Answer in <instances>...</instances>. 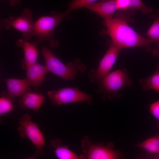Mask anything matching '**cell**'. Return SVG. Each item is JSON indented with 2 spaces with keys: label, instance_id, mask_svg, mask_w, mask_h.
Masks as SVG:
<instances>
[{
  "label": "cell",
  "instance_id": "5",
  "mask_svg": "<svg viewBox=\"0 0 159 159\" xmlns=\"http://www.w3.org/2000/svg\"><path fill=\"white\" fill-rule=\"evenodd\" d=\"M17 128L20 137L23 138L27 137L36 148L35 153L30 159H35L43 155V149L45 145L44 139L37 124L31 120V116L25 114L19 119Z\"/></svg>",
  "mask_w": 159,
  "mask_h": 159
},
{
  "label": "cell",
  "instance_id": "9",
  "mask_svg": "<svg viewBox=\"0 0 159 159\" xmlns=\"http://www.w3.org/2000/svg\"><path fill=\"white\" fill-rule=\"evenodd\" d=\"M122 48L112 42L108 49L100 60L98 67L94 71L93 79L101 80L108 74L115 63Z\"/></svg>",
  "mask_w": 159,
  "mask_h": 159
},
{
  "label": "cell",
  "instance_id": "20",
  "mask_svg": "<svg viewBox=\"0 0 159 159\" xmlns=\"http://www.w3.org/2000/svg\"><path fill=\"white\" fill-rule=\"evenodd\" d=\"M9 98L4 96L0 98V115L10 112L12 110L14 105Z\"/></svg>",
  "mask_w": 159,
  "mask_h": 159
},
{
  "label": "cell",
  "instance_id": "4",
  "mask_svg": "<svg viewBox=\"0 0 159 159\" xmlns=\"http://www.w3.org/2000/svg\"><path fill=\"white\" fill-rule=\"evenodd\" d=\"M101 82L104 96L110 100L113 98H120L121 95L119 92V90L124 87H129L132 83L125 68L118 69L109 72L101 79Z\"/></svg>",
  "mask_w": 159,
  "mask_h": 159
},
{
  "label": "cell",
  "instance_id": "10",
  "mask_svg": "<svg viewBox=\"0 0 159 159\" xmlns=\"http://www.w3.org/2000/svg\"><path fill=\"white\" fill-rule=\"evenodd\" d=\"M4 80L7 86V91L4 93V96L11 100L26 92L31 91L29 87L31 84L27 79L10 78Z\"/></svg>",
  "mask_w": 159,
  "mask_h": 159
},
{
  "label": "cell",
  "instance_id": "21",
  "mask_svg": "<svg viewBox=\"0 0 159 159\" xmlns=\"http://www.w3.org/2000/svg\"><path fill=\"white\" fill-rule=\"evenodd\" d=\"M107 0H73L70 2L68 9L70 12L73 10L85 7L88 5L98 1H105Z\"/></svg>",
  "mask_w": 159,
  "mask_h": 159
},
{
  "label": "cell",
  "instance_id": "6",
  "mask_svg": "<svg viewBox=\"0 0 159 159\" xmlns=\"http://www.w3.org/2000/svg\"><path fill=\"white\" fill-rule=\"evenodd\" d=\"M81 146L85 159H118L123 158L120 152L112 148V143H110L106 145L103 143H94L90 141L87 136L82 139Z\"/></svg>",
  "mask_w": 159,
  "mask_h": 159
},
{
  "label": "cell",
  "instance_id": "2",
  "mask_svg": "<svg viewBox=\"0 0 159 159\" xmlns=\"http://www.w3.org/2000/svg\"><path fill=\"white\" fill-rule=\"evenodd\" d=\"M69 12L67 10L51 16H42L34 22L32 37L36 38L35 42L37 46L43 42L47 41L51 47L58 46L59 42L55 39L54 32L60 22Z\"/></svg>",
  "mask_w": 159,
  "mask_h": 159
},
{
  "label": "cell",
  "instance_id": "26",
  "mask_svg": "<svg viewBox=\"0 0 159 159\" xmlns=\"http://www.w3.org/2000/svg\"><path fill=\"white\" fill-rule=\"evenodd\" d=\"M153 158L154 159H159V153L154 155Z\"/></svg>",
  "mask_w": 159,
  "mask_h": 159
},
{
  "label": "cell",
  "instance_id": "17",
  "mask_svg": "<svg viewBox=\"0 0 159 159\" xmlns=\"http://www.w3.org/2000/svg\"><path fill=\"white\" fill-rule=\"evenodd\" d=\"M144 91L153 90L159 96V62L156 65L154 72L145 79H141L139 80Z\"/></svg>",
  "mask_w": 159,
  "mask_h": 159
},
{
  "label": "cell",
  "instance_id": "13",
  "mask_svg": "<svg viewBox=\"0 0 159 159\" xmlns=\"http://www.w3.org/2000/svg\"><path fill=\"white\" fill-rule=\"evenodd\" d=\"M16 45L17 47L23 49L26 67L37 62L38 51L36 42H30L24 39H20L16 42Z\"/></svg>",
  "mask_w": 159,
  "mask_h": 159
},
{
  "label": "cell",
  "instance_id": "1",
  "mask_svg": "<svg viewBox=\"0 0 159 159\" xmlns=\"http://www.w3.org/2000/svg\"><path fill=\"white\" fill-rule=\"evenodd\" d=\"M123 13L117 15L105 20L107 27L105 33L109 35L112 42L117 45L123 48L137 46L144 47L146 51L153 49L150 46L153 41L145 39L137 33L128 24L126 14Z\"/></svg>",
  "mask_w": 159,
  "mask_h": 159
},
{
  "label": "cell",
  "instance_id": "16",
  "mask_svg": "<svg viewBox=\"0 0 159 159\" xmlns=\"http://www.w3.org/2000/svg\"><path fill=\"white\" fill-rule=\"evenodd\" d=\"M136 146L146 151V158H153L154 155L159 153V134L158 133L154 136L136 144Z\"/></svg>",
  "mask_w": 159,
  "mask_h": 159
},
{
  "label": "cell",
  "instance_id": "22",
  "mask_svg": "<svg viewBox=\"0 0 159 159\" xmlns=\"http://www.w3.org/2000/svg\"><path fill=\"white\" fill-rule=\"evenodd\" d=\"M149 111L151 115L156 119V125L159 129V100H156L150 105Z\"/></svg>",
  "mask_w": 159,
  "mask_h": 159
},
{
  "label": "cell",
  "instance_id": "14",
  "mask_svg": "<svg viewBox=\"0 0 159 159\" xmlns=\"http://www.w3.org/2000/svg\"><path fill=\"white\" fill-rule=\"evenodd\" d=\"M45 99L44 96L41 94L30 91L21 95L19 100V104L22 109L28 108L37 111Z\"/></svg>",
  "mask_w": 159,
  "mask_h": 159
},
{
  "label": "cell",
  "instance_id": "8",
  "mask_svg": "<svg viewBox=\"0 0 159 159\" xmlns=\"http://www.w3.org/2000/svg\"><path fill=\"white\" fill-rule=\"evenodd\" d=\"M47 94L52 104L56 106L62 104L77 102L91 101L93 96L89 95L79 90L77 88L67 87L57 91H48Z\"/></svg>",
  "mask_w": 159,
  "mask_h": 159
},
{
  "label": "cell",
  "instance_id": "3",
  "mask_svg": "<svg viewBox=\"0 0 159 159\" xmlns=\"http://www.w3.org/2000/svg\"><path fill=\"white\" fill-rule=\"evenodd\" d=\"M41 53L48 71L65 80H72L79 72H85L86 66L79 59L65 64L59 60L47 47H43Z\"/></svg>",
  "mask_w": 159,
  "mask_h": 159
},
{
  "label": "cell",
  "instance_id": "12",
  "mask_svg": "<svg viewBox=\"0 0 159 159\" xmlns=\"http://www.w3.org/2000/svg\"><path fill=\"white\" fill-rule=\"evenodd\" d=\"M48 71L46 66L37 62L26 67V79L35 88L37 89L44 80Z\"/></svg>",
  "mask_w": 159,
  "mask_h": 159
},
{
  "label": "cell",
  "instance_id": "25",
  "mask_svg": "<svg viewBox=\"0 0 159 159\" xmlns=\"http://www.w3.org/2000/svg\"><path fill=\"white\" fill-rule=\"evenodd\" d=\"M11 6L14 5H18L21 3V0H8Z\"/></svg>",
  "mask_w": 159,
  "mask_h": 159
},
{
  "label": "cell",
  "instance_id": "18",
  "mask_svg": "<svg viewBox=\"0 0 159 159\" xmlns=\"http://www.w3.org/2000/svg\"><path fill=\"white\" fill-rule=\"evenodd\" d=\"M151 17L154 21L147 31L146 34L153 43L159 42V9L158 10L156 14H152Z\"/></svg>",
  "mask_w": 159,
  "mask_h": 159
},
{
  "label": "cell",
  "instance_id": "24",
  "mask_svg": "<svg viewBox=\"0 0 159 159\" xmlns=\"http://www.w3.org/2000/svg\"><path fill=\"white\" fill-rule=\"evenodd\" d=\"M155 44V47L152 50V54L155 57H159V44Z\"/></svg>",
  "mask_w": 159,
  "mask_h": 159
},
{
  "label": "cell",
  "instance_id": "19",
  "mask_svg": "<svg viewBox=\"0 0 159 159\" xmlns=\"http://www.w3.org/2000/svg\"><path fill=\"white\" fill-rule=\"evenodd\" d=\"M130 5L128 10L134 12L136 10H140L142 13L149 14L153 11V8L150 6H147L141 0H130Z\"/></svg>",
  "mask_w": 159,
  "mask_h": 159
},
{
  "label": "cell",
  "instance_id": "11",
  "mask_svg": "<svg viewBox=\"0 0 159 159\" xmlns=\"http://www.w3.org/2000/svg\"><path fill=\"white\" fill-rule=\"evenodd\" d=\"M85 7L96 13L105 20L112 17L113 14L118 9L115 0L96 2L88 5Z\"/></svg>",
  "mask_w": 159,
  "mask_h": 159
},
{
  "label": "cell",
  "instance_id": "23",
  "mask_svg": "<svg viewBox=\"0 0 159 159\" xmlns=\"http://www.w3.org/2000/svg\"><path fill=\"white\" fill-rule=\"evenodd\" d=\"M118 9L122 11L128 10L130 5V0H115Z\"/></svg>",
  "mask_w": 159,
  "mask_h": 159
},
{
  "label": "cell",
  "instance_id": "7",
  "mask_svg": "<svg viewBox=\"0 0 159 159\" xmlns=\"http://www.w3.org/2000/svg\"><path fill=\"white\" fill-rule=\"evenodd\" d=\"M34 22L33 14L29 8L24 9L21 14L17 16H11L0 21V27L9 30L12 27L22 33L23 39L28 40L32 37Z\"/></svg>",
  "mask_w": 159,
  "mask_h": 159
},
{
  "label": "cell",
  "instance_id": "15",
  "mask_svg": "<svg viewBox=\"0 0 159 159\" xmlns=\"http://www.w3.org/2000/svg\"><path fill=\"white\" fill-rule=\"evenodd\" d=\"M52 146L55 148L54 152L56 157L59 159H85L84 155H78L70 150L68 147L62 144L59 139L53 140L51 142Z\"/></svg>",
  "mask_w": 159,
  "mask_h": 159
}]
</instances>
